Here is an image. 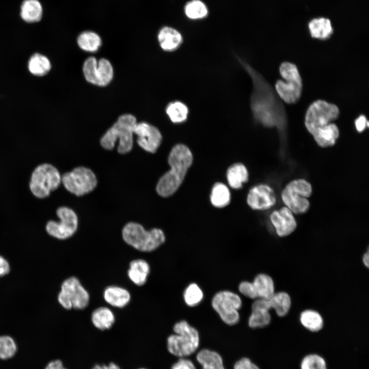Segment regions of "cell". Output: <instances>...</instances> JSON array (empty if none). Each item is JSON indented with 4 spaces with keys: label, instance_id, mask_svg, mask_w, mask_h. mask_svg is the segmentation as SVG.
<instances>
[{
    "label": "cell",
    "instance_id": "cell-44",
    "mask_svg": "<svg viewBox=\"0 0 369 369\" xmlns=\"http://www.w3.org/2000/svg\"><path fill=\"white\" fill-rule=\"evenodd\" d=\"M45 369H67L63 364L61 360L56 359L50 361L46 366Z\"/></svg>",
    "mask_w": 369,
    "mask_h": 369
},
{
    "label": "cell",
    "instance_id": "cell-26",
    "mask_svg": "<svg viewBox=\"0 0 369 369\" xmlns=\"http://www.w3.org/2000/svg\"><path fill=\"white\" fill-rule=\"evenodd\" d=\"M196 359L202 369H225L222 357L216 352L202 349L197 353Z\"/></svg>",
    "mask_w": 369,
    "mask_h": 369
},
{
    "label": "cell",
    "instance_id": "cell-23",
    "mask_svg": "<svg viewBox=\"0 0 369 369\" xmlns=\"http://www.w3.org/2000/svg\"><path fill=\"white\" fill-rule=\"evenodd\" d=\"M308 26L311 36L321 40L328 39L333 32L331 21L324 17L311 20Z\"/></svg>",
    "mask_w": 369,
    "mask_h": 369
},
{
    "label": "cell",
    "instance_id": "cell-22",
    "mask_svg": "<svg viewBox=\"0 0 369 369\" xmlns=\"http://www.w3.org/2000/svg\"><path fill=\"white\" fill-rule=\"evenodd\" d=\"M226 176L229 184L234 189L242 188L243 184L247 182L249 179V173L246 167L239 162L230 166L227 171Z\"/></svg>",
    "mask_w": 369,
    "mask_h": 369
},
{
    "label": "cell",
    "instance_id": "cell-47",
    "mask_svg": "<svg viewBox=\"0 0 369 369\" xmlns=\"http://www.w3.org/2000/svg\"><path fill=\"white\" fill-rule=\"evenodd\" d=\"M138 369H146V368H142H142H138Z\"/></svg>",
    "mask_w": 369,
    "mask_h": 369
},
{
    "label": "cell",
    "instance_id": "cell-39",
    "mask_svg": "<svg viewBox=\"0 0 369 369\" xmlns=\"http://www.w3.org/2000/svg\"><path fill=\"white\" fill-rule=\"evenodd\" d=\"M239 293L243 296L251 299H256L258 296L252 281L243 280L241 281L238 285Z\"/></svg>",
    "mask_w": 369,
    "mask_h": 369
},
{
    "label": "cell",
    "instance_id": "cell-46",
    "mask_svg": "<svg viewBox=\"0 0 369 369\" xmlns=\"http://www.w3.org/2000/svg\"><path fill=\"white\" fill-rule=\"evenodd\" d=\"M362 261L364 265L368 268L369 266V253L368 251L367 250L366 252H365L362 257Z\"/></svg>",
    "mask_w": 369,
    "mask_h": 369
},
{
    "label": "cell",
    "instance_id": "cell-1",
    "mask_svg": "<svg viewBox=\"0 0 369 369\" xmlns=\"http://www.w3.org/2000/svg\"><path fill=\"white\" fill-rule=\"evenodd\" d=\"M238 59L252 80L250 105L255 119L265 127L284 130L288 118L282 101L260 73L242 59Z\"/></svg>",
    "mask_w": 369,
    "mask_h": 369
},
{
    "label": "cell",
    "instance_id": "cell-8",
    "mask_svg": "<svg viewBox=\"0 0 369 369\" xmlns=\"http://www.w3.org/2000/svg\"><path fill=\"white\" fill-rule=\"evenodd\" d=\"M240 296L231 290L218 291L212 297L211 304L213 310L225 324L232 326L240 319V310L242 306Z\"/></svg>",
    "mask_w": 369,
    "mask_h": 369
},
{
    "label": "cell",
    "instance_id": "cell-10",
    "mask_svg": "<svg viewBox=\"0 0 369 369\" xmlns=\"http://www.w3.org/2000/svg\"><path fill=\"white\" fill-rule=\"evenodd\" d=\"M312 192L311 184L303 179L294 180L290 182L284 188L281 198L286 207L292 213L302 214L305 213L310 207L308 198Z\"/></svg>",
    "mask_w": 369,
    "mask_h": 369
},
{
    "label": "cell",
    "instance_id": "cell-42",
    "mask_svg": "<svg viewBox=\"0 0 369 369\" xmlns=\"http://www.w3.org/2000/svg\"><path fill=\"white\" fill-rule=\"evenodd\" d=\"M355 125L357 131L361 133L368 127V121L364 115H360L355 119Z\"/></svg>",
    "mask_w": 369,
    "mask_h": 369
},
{
    "label": "cell",
    "instance_id": "cell-21",
    "mask_svg": "<svg viewBox=\"0 0 369 369\" xmlns=\"http://www.w3.org/2000/svg\"><path fill=\"white\" fill-rule=\"evenodd\" d=\"M312 135L319 146L326 148L335 145L339 136V130L335 124L331 122L318 130Z\"/></svg>",
    "mask_w": 369,
    "mask_h": 369
},
{
    "label": "cell",
    "instance_id": "cell-16",
    "mask_svg": "<svg viewBox=\"0 0 369 369\" xmlns=\"http://www.w3.org/2000/svg\"><path fill=\"white\" fill-rule=\"evenodd\" d=\"M276 199L273 190L268 185L260 184L252 188L247 195V202L253 210H264L272 207Z\"/></svg>",
    "mask_w": 369,
    "mask_h": 369
},
{
    "label": "cell",
    "instance_id": "cell-37",
    "mask_svg": "<svg viewBox=\"0 0 369 369\" xmlns=\"http://www.w3.org/2000/svg\"><path fill=\"white\" fill-rule=\"evenodd\" d=\"M17 351V344L10 336H0V360H8L13 357Z\"/></svg>",
    "mask_w": 369,
    "mask_h": 369
},
{
    "label": "cell",
    "instance_id": "cell-12",
    "mask_svg": "<svg viewBox=\"0 0 369 369\" xmlns=\"http://www.w3.org/2000/svg\"><path fill=\"white\" fill-rule=\"evenodd\" d=\"M61 183L69 192L80 196L92 191L97 186V180L91 169L78 167L64 174Z\"/></svg>",
    "mask_w": 369,
    "mask_h": 369
},
{
    "label": "cell",
    "instance_id": "cell-24",
    "mask_svg": "<svg viewBox=\"0 0 369 369\" xmlns=\"http://www.w3.org/2000/svg\"><path fill=\"white\" fill-rule=\"evenodd\" d=\"M252 282L256 290L258 298L269 299L275 293L274 282L272 278L265 273H259Z\"/></svg>",
    "mask_w": 369,
    "mask_h": 369
},
{
    "label": "cell",
    "instance_id": "cell-25",
    "mask_svg": "<svg viewBox=\"0 0 369 369\" xmlns=\"http://www.w3.org/2000/svg\"><path fill=\"white\" fill-rule=\"evenodd\" d=\"M115 316L112 311L107 307H100L92 313L91 321L97 329L104 331L110 329L115 322Z\"/></svg>",
    "mask_w": 369,
    "mask_h": 369
},
{
    "label": "cell",
    "instance_id": "cell-29",
    "mask_svg": "<svg viewBox=\"0 0 369 369\" xmlns=\"http://www.w3.org/2000/svg\"><path fill=\"white\" fill-rule=\"evenodd\" d=\"M210 200L212 205L216 208L228 206L231 201V193L228 187L222 182L215 183L212 188Z\"/></svg>",
    "mask_w": 369,
    "mask_h": 369
},
{
    "label": "cell",
    "instance_id": "cell-20",
    "mask_svg": "<svg viewBox=\"0 0 369 369\" xmlns=\"http://www.w3.org/2000/svg\"><path fill=\"white\" fill-rule=\"evenodd\" d=\"M150 271V265L146 260L135 259L130 263L128 276L134 284L141 286L146 282Z\"/></svg>",
    "mask_w": 369,
    "mask_h": 369
},
{
    "label": "cell",
    "instance_id": "cell-38",
    "mask_svg": "<svg viewBox=\"0 0 369 369\" xmlns=\"http://www.w3.org/2000/svg\"><path fill=\"white\" fill-rule=\"evenodd\" d=\"M301 369H327L324 359L316 354L305 356L301 361Z\"/></svg>",
    "mask_w": 369,
    "mask_h": 369
},
{
    "label": "cell",
    "instance_id": "cell-18",
    "mask_svg": "<svg viewBox=\"0 0 369 369\" xmlns=\"http://www.w3.org/2000/svg\"><path fill=\"white\" fill-rule=\"evenodd\" d=\"M158 40L163 50L171 52L179 47L182 42V37L177 30L167 26L163 27L159 32Z\"/></svg>",
    "mask_w": 369,
    "mask_h": 369
},
{
    "label": "cell",
    "instance_id": "cell-40",
    "mask_svg": "<svg viewBox=\"0 0 369 369\" xmlns=\"http://www.w3.org/2000/svg\"><path fill=\"white\" fill-rule=\"evenodd\" d=\"M234 369H260L249 358H242L238 360L234 365Z\"/></svg>",
    "mask_w": 369,
    "mask_h": 369
},
{
    "label": "cell",
    "instance_id": "cell-14",
    "mask_svg": "<svg viewBox=\"0 0 369 369\" xmlns=\"http://www.w3.org/2000/svg\"><path fill=\"white\" fill-rule=\"evenodd\" d=\"M83 70L88 82L99 86L107 85L113 77L112 66L105 58L97 60L94 57H88L84 63Z\"/></svg>",
    "mask_w": 369,
    "mask_h": 369
},
{
    "label": "cell",
    "instance_id": "cell-5",
    "mask_svg": "<svg viewBox=\"0 0 369 369\" xmlns=\"http://www.w3.org/2000/svg\"><path fill=\"white\" fill-rule=\"evenodd\" d=\"M124 240L134 249L142 252L155 250L166 240L163 231L158 228L146 230L139 223L130 222L122 230Z\"/></svg>",
    "mask_w": 369,
    "mask_h": 369
},
{
    "label": "cell",
    "instance_id": "cell-9",
    "mask_svg": "<svg viewBox=\"0 0 369 369\" xmlns=\"http://www.w3.org/2000/svg\"><path fill=\"white\" fill-rule=\"evenodd\" d=\"M339 108L335 104L318 99L308 107L304 117V125L312 135L318 130L324 128L339 115Z\"/></svg>",
    "mask_w": 369,
    "mask_h": 369
},
{
    "label": "cell",
    "instance_id": "cell-15",
    "mask_svg": "<svg viewBox=\"0 0 369 369\" xmlns=\"http://www.w3.org/2000/svg\"><path fill=\"white\" fill-rule=\"evenodd\" d=\"M134 134L137 136L138 145L146 151L151 153L156 152L162 141V135L159 130L147 122H137Z\"/></svg>",
    "mask_w": 369,
    "mask_h": 369
},
{
    "label": "cell",
    "instance_id": "cell-34",
    "mask_svg": "<svg viewBox=\"0 0 369 369\" xmlns=\"http://www.w3.org/2000/svg\"><path fill=\"white\" fill-rule=\"evenodd\" d=\"M204 298V293L200 286L195 282L189 283L184 289L183 299L189 307L193 308L199 304Z\"/></svg>",
    "mask_w": 369,
    "mask_h": 369
},
{
    "label": "cell",
    "instance_id": "cell-4",
    "mask_svg": "<svg viewBox=\"0 0 369 369\" xmlns=\"http://www.w3.org/2000/svg\"><path fill=\"white\" fill-rule=\"evenodd\" d=\"M136 124L133 115L128 114L121 115L101 137V146L110 150L118 140V152L122 154L129 153L133 147L134 129Z\"/></svg>",
    "mask_w": 369,
    "mask_h": 369
},
{
    "label": "cell",
    "instance_id": "cell-45",
    "mask_svg": "<svg viewBox=\"0 0 369 369\" xmlns=\"http://www.w3.org/2000/svg\"><path fill=\"white\" fill-rule=\"evenodd\" d=\"M91 369H121L120 367L116 363L114 362H110L108 364H99L94 365Z\"/></svg>",
    "mask_w": 369,
    "mask_h": 369
},
{
    "label": "cell",
    "instance_id": "cell-31",
    "mask_svg": "<svg viewBox=\"0 0 369 369\" xmlns=\"http://www.w3.org/2000/svg\"><path fill=\"white\" fill-rule=\"evenodd\" d=\"M301 324L307 330L312 332H317L323 327V319L318 312L313 310H306L300 315Z\"/></svg>",
    "mask_w": 369,
    "mask_h": 369
},
{
    "label": "cell",
    "instance_id": "cell-43",
    "mask_svg": "<svg viewBox=\"0 0 369 369\" xmlns=\"http://www.w3.org/2000/svg\"><path fill=\"white\" fill-rule=\"evenodd\" d=\"M10 270L9 262L5 258L0 256V277L8 274Z\"/></svg>",
    "mask_w": 369,
    "mask_h": 369
},
{
    "label": "cell",
    "instance_id": "cell-35",
    "mask_svg": "<svg viewBox=\"0 0 369 369\" xmlns=\"http://www.w3.org/2000/svg\"><path fill=\"white\" fill-rule=\"evenodd\" d=\"M77 44L82 50L93 52L96 51L101 46V40L99 36L96 33L85 31L78 36Z\"/></svg>",
    "mask_w": 369,
    "mask_h": 369
},
{
    "label": "cell",
    "instance_id": "cell-6",
    "mask_svg": "<svg viewBox=\"0 0 369 369\" xmlns=\"http://www.w3.org/2000/svg\"><path fill=\"white\" fill-rule=\"evenodd\" d=\"M279 72L284 79H278L275 90L280 99L288 104H295L300 99L302 91V81L296 65L284 61L279 66Z\"/></svg>",
    "mask_w": 369,
    "mask_h": 369
},
{
    "label": "cell",
    "instance_id": "cell-28",
    "mask_svg": "<svg viewBox=\"0 0 369 369\" xmlns=\"http://www.w3.org/2000/svg\"><path fill=\"white\" fill-rule=\"evenodd\" d=\"M268 299L271 310H274L279 317H284L289 312L292 302L291 297L286 292L275 293Z\"/></svg>",
    "mask_w": 369,
    "mask_h": 369
},
{
    "label": "cell",
    "instance_id": "cell-27",
    "mask_svg": "<svg viewBox=\"0 0 369 369\" xmlns=\"http://www.w3.org/2000/svg\"><path fill=\"white\" fill-rule=\"evenodd\" d=\"M42 7L38 0H24L20 7V15L28 23L39 22L42 17Z\"/></svg>",
    "mask_w": 369,
    "mask_h": 369
},
{
    "label": "cell",
    "instance_id": "cell-32",
    "mask_svg": "<svg viewBox=\"0 0 369 369\" xmlns=\"http://www.w3.org/2000/svg\"><path fill=\"white\" fill-rule=\"evenodd\" d=\"M166 112L171 121L175 124L184 122L188 118V107L180 101H172L167 106Z\"/></svg>",
    "mask_w": 369,
    "mask_h": 369
},
{
    "label": "cell",
    "instance_id": "cell-30",
    "mask_svg": "<svg viewBox=\"0 0 369 369\" xmlns=\"http://www.w3.org/2000/svg\"><path fill=\"white\" fill-rule=\"evenodd\" d=\"M30 72L34 75L43 76L47 74L51 68V63L47 57L40 53H35L31 56L28 63Z\"/></svg>",
    "mask_w": 369,
    "mask_h": 369
},
{
    "label": "cell",
    "instance_id": "cell-3",
    "mask_svg": "<svg viewBox=\"0 0 369 369\" xmlns=\"http://www.w3.org/2000/svg\"><path fill=\"white\" fill-rule=\"evenodd\" d=\"M174 334L167 338L169 353L179 358L189 356L196 352L200 343L198 330L185 320L176 322L173 327Z\"/></svg>",
    "mask_w": 369,
    "mask_h": 369
},
{
    "label": "cell",
    "instance_id": "cell-17",
    "mask_svg": "<svg viewBox=\"0 0 369 369\" xmlns=\"http://www.w3.org/2000/svg\"><path fill=\"white\" fill-rule=\"evenodd\" d=\"M270 220L277 234L280 237L290 235L297 227L293 213L286 207L274 211L270 215Z\"/></svg>",
    "mask_w": 369,
    "mask_h": 369
},
{
    "label": "cell",
    "instance_id": "cell-11",
    "mask_svg": "<svg viewBox=\"0 0 369 369\" xmlns=\"http://www.w3.org/2000/svg\"><path fill=\"white\" fill-rule=\"evenodd\" d=\"M89 300V293L76 277H69L62 283L58 301L64 308L82 310L88 306Z\"/></svg>",
    "mask_w": 369,
    "mask_h": 369
},
{
    "label": "cell",
    "instance_id": "cell-19",
    "mask_svg": "<svg viewBox=\"0 0 369 369\" xmlns=\"http://www.w3.org/2000/svg\"><path fill=\"white\" fill-rule=\"evenodd\" d=\"M104 298L106 302L112 306L123 308L129 302L131 295L126 289L118 286L111 285L105 290Z\"/></svg>",
    "mask_w": 369,
    "mask_h": 369
},
{
    "label": "cell",
    "instance_id": "cell-33",
    "mask_svg": "<svg viewBox=\"0 0 369 369\" xmlns=\"http://www.w3.org/2000/svg\"><path fill=\"white\" fill-rule=\"evenodd\" d=\"M271 322V315L270 311L263 309H251V313L248 320V324L250 328H264L269 325Z\"/></svg>",
    "mask_w": 369,
    "mask_h": 369
},
{
    "label": "cell",
    "instance_id": "cell-7",
    "mask_svg": "<svg viewBox=\"0 0 369 369\" xmlns=\"http://www.w3.org/2000/svg\"><path fill=\"white\" fill-rule=\"evenodd\" d=\"M61 183V176L53 165L44 163L38 165L31 173L29 189L39 199L48 197Z\"/></svg>",
    "mask_w": 369,
    "mask_h": 369
},
{
    "label": "cell",
    "instance_id": "cell-41",
    "mask_svg": "<svg viewBox=\"0 0 369 369\" xmlns=\"http://www.w3.org/2000/svg\"><path fill=\"white\" fill-rule=\"evenodd\" d=\"M171 369H196L193 363L189 359L185 358H180L178 360L174 363Z\"/></svg>",
    "mask_w": 369,
    "mask_h": 369
},
{
    "label": "cell",
    "instance_id": "cell-36",
    "mask_svg": "<svg viewBox=\"0 0 369 369\" xmlns=\"http://www.w3.org/2000/svg\"><path fill=\"white\" fill-rule=\"evenodd\" d=\"M184 12L189 18L197 19L205 17L208 10L206 5L200 0H192L186 4Z\"/></svg>",
    "mask_w": 369,
    "mask_h": 369
},
{
    "label": "cell",
    "instance_id": "cell-2",
    "mask_svg": "<svg viewBox=\"0 0 369 369\" xmlns=\"http://www.w3.org/2000/svg\"><path fill=\"white\" fill-rule=\"evenodd\" d=\"M193 160L192 152L185 145L179 144L172 148L168 159L170 169L160 178L157 183L156 189L160 196L169 197L178 189Z\"/></svg>",
    "mask_w": 369,
    "mask_h": 369
},
{
    "label": "cell",
    "instance_id": "cell-13",
    "mask_svg": "<svg viewBox=\"0 0 369 369\" xmlns=\"http://www.w3.org/2000/svg\"><path fill=\"white\" fill-rule=\"evenodd\" d=\"M59 221H49L46 225L47 233L57 239L64 240L71 237L78 227V217L74 211L67 207H60L56 210Z\"/></svg>",
    "mask_w": 369,
    "mask_h": 369
}]
</instances>
